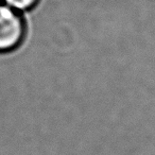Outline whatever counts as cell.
I'll return each mask as SVG.
<instances>
[{"mask_svg":"<svg viewBox=\"0 0 155 155\" xmlns=\"http://www.w3.org/2000/svg\"><path fill=\"white\" fill-rule=\"evenodd\" d=\"M26 35V22L21 13L0 3V53L15 50Z\"/></svg>","mask_w":155,"mask_h":155,"instance_id":"6da1fadb","label":"cell"},{"mask_svg":"<svg viewBox=\"0 0 155 155\" xmlns=\"http://www.w3.org/2000/svg\"><path fill=\"white\" fill-rule=\"evenodd\" d=\"M38 1L39 0H3V3L22 14L24 12L32 10Z\"/></svg>","mask_w":155,"mask_h":155,"instance_id":"7a4b0ae2","label":"cell"}]
</instances>
